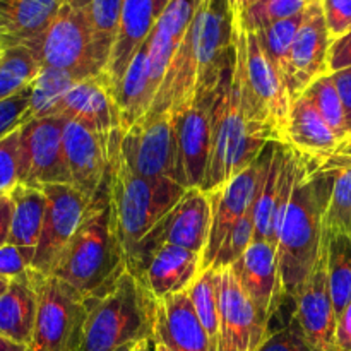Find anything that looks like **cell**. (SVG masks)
<instances>
[{"label":"cell","instance_id":"1","mask_svg":"<svg viewBox=\"0 0 351 351\" xmlns=\"http://www.w3.org/2000/svg\"><path fill=\"white\" fill-rule=\"evenodd\" d=\"M336 168H317L302 156L300 175L278 237V266L283 297L295 298L314 271L324 247V216Z\"/></svg>","mask_w":351,"mask_h":351},{"label":"cell","instance_id":"2","mask_svg":"<svg viewBox=\"0 0 351 351\" xmlns=\"http://www.w3.org/2000/svg\"><path fill=\"white\" fill-rule=\"evenodd\" d=\"M127 271V254L117 235L106 191L93 201L88 215L58 256L50 276L74 288L88 302L105 295Z\"/></svg>","mask_w":351,"mask_h":351},{"label":"cell","instance_id":"3","mask_svg":"<svg viewBox=\"0 0 351 351\" xmlns=\"http://www.w3.org/2000/svg\"><path fill=\"white\" fill-rule=\"evenodd\" d=\"M120 137L122 134L117 132L110 139L105 191L113 225L129 263L137 243L177 206L187 189L170 178L151 180L134 173L120 153Z\"/></svg>","mask_w":351,"mask_h":351},{"label":"cell","instance_id":"4","mask_svg":"<svg viewBox=\"0 0 351 351\" xmlns=\"http://www.w3.org/2000/svg\"><path fill=\"white\" fill-rule=\"evenodd\" d=\"M267 144L269 141L256 132L247 119L242 75L235 58L223 77L213 103L211 156L201 191L206 194L219 191L237 173L250 167Z\"/></svg>","mask_w":351,"mask_h":351},{"label":"cell","instance_id":"5","mask_svg":"<svg viewBox=\"0 0 351 351\" xmlns=\"http://www.w3.org/2000/svg\"><path fill=\"white\" fill-rule=\"evenodd\" d=\"M233 14V12H232ZM235 58L242 75V95L247 119L269 143H287L291 96L287 81L274 62L267 57L254 31L233 16Z\"/></svg>","mask_w":351,"mask_h":351},{"label":"cell","instance_id":"6","mask_svg":"<svg viewBox=\"0 0 351 351\" xmlns=\"http://www.w3.org/2000/svg\"><path fill=\"white\" fill-rule=\"evenodd\" d=\"M154 308L146 285L127 269L105 295L89 302L81 351H117L153 338Z\"/></svg>","mask_w":351,"mask_h":351},{"label":"cell","instance_id":"7","mask_svg":"<svg viewBox=\"0 0 351 351\" xmlns=\"http://www.w3.org/2000/svg\"><path fill=\"white\" fill-rule=\"evenodd\" d=\"M38 312L29 351H81L89 302L50 274L34 271Z\"/></svg>","mask_w":351,"mask_h":351},{"label":"cell","instance_id":"8","mask_svg":"<svg viewBox=\"0 0 351 351\" xmlns=\"http://www.w3.org/2000/svg\"><path fill=\"white\" fill-rule=\"evenodd\" d=\"M213 221L211 195L201 189H187L173 209L137 243L127 269L139 274L151 254L161 245H177L192 252H204Z\"/></svg>","mask_w":351,"mask_h":351},{"label":"cell","instance_id":"9","mask_svg":"<svg viewBox=\"0 0 351 351\" xmlns=\"http://www.w3.org/2000/svg\"><path fill=\"white\" fill-rule=\"evenodd\" d=\"M29 48L38 57L41 67L69 72L77 81L101 74L84 12L72 0H64L57 16Z\"/></svg>","mask_w":351,"mask_h":351},{"label":"cell","instance_id":"10","mask_svg":"<svg viewBox=\"0 0 351 351\" xmlns=\"http://www.w3.org/2000/svg\"><path fill=\"white\" fill-rule=\"evenodd\" d=\"M120 153L139 177L177 182V136L170 112H147L120 137Z\"/></svg>","mask_w":351,"mask_h":351},{"label":"cell","instance_id":"11","mask_svg":"<svg viewBox=\"0 0 351 351\" xmlns=\"http://www.w3.org/2000/svg\"><path fill=\"white\" fill-rule=\"evenodd\" d=\"M64 117L33 119L21 125V185L43 189L71 184L64 149Z\"/></svg>","mask_w":351,"mask_h":351},{"label":"cell","instance_id":"12","mask_svg":"<svg viewBox=\"0 0 351 351\" xmlns=\"http://www.w3.org/2000/svg\"><path fill=\"white\" fill-rule=\"evenodd\" d=\"M47 195L43 230L33 261V271L50 274L58 256L81 226L88 215L93 199L71 184H55L43 187Z\"/></svg>","mask_w":351,"mask_h":351},{"label":"cell","instance_id":"13","mask_svg":"<svg viewBox=\"0 0 351 351\" xmlns=\"http://www.w3.org/2000/svg\"><path fill=\"white\" fill-rule=\"evenodd\" d=\"M273 149L274 143H269L250 167L237 173L219 191L209 194L213 204V221L208 245L201 256V271L209 269L213 266L216 254L221 249L228 233L252 209L257 189H259L261 175H263L264 167H266Z\"/></svg>","mask_w":351,"mask_h":351},{"label":"cell","instance_id":"14","mask_svg":"<svg viewBox=\"0 0 351 351\" xmlns=\"http://www.w3.org/2000/svg\"><path fill=\"white\" fill-rule=\"evenodd\" d=\"M331 43V34L322 10V0H312L305 9L304 21L291 45L287 74H285L291 99L304 95L305 89L315 79L329 74Z\"/></svg>","mask_w":351,"mask_h":351},{"label":"cell","instance_id":"15","mask_svg":"<svg viewBox=\"0 0 351 351\" xmlns=\"http://www.w3.org/2000/svg\"><path fill=\"white\" fill-rule=\"evenodd\" d=\"M269 322L243 291L232 267L219 271V346L221 351H257L269 336Z\"/></svg>","mask_w":351,"mask_h":351},{"label":"cell","instance_id":"16","mask_svg":"<svg viewBox=\"0 0 351 351\" xmlns=\"http://www.w3.org/2000/svg\"><path fill=\"white\" fill-rule=\"evenodd\" d=\"M295 300L293 319L312 351H335L336 317L328 281V237L314 271Z\"/></svg>","mask_w":351,"mask_h":351},{"label":"cell","instance_id":"17","mask_svg":"<svg viewBox=\"0 0 351 351\" xmlns=\"http://www.w3.org/2000/svg\"><path fill=\"white\" fill-rule=\"evenodd\" d=\"M215 96L195 99L173 115L177 136V182L185 189H201L211 156V112Z\"/></svg>","mask_w":351,"mask_h":351},{"label":"cell","instance_id":"18","mask_svg":"<svg viewBox=\"0 0 351 351\" xmlns=\"http://www.w3.org/2000/svg\"><path fill=\"white\" fill-rule=\"evenodd\" d=\"M110 139L82 123L67 120L64 127V149L71 185L95 201L108 177Z\"/></svg>","mask_w":351,"mask_h":351},{"label":"cell","instance_id":"19","mask_svg":"<svg viewBox=\"0 0 351 351\" xmlns=\"http://www.w3.org/2000/svg\"><path fill=\"white\" fill-rule=\"evenodd\" d=\"M53 115L82 123L105 139H112L117 132H120L115 93L105 74L75 82L57 103Z\"/></svg>","mask_w":351,"mask_h":351},{"label":"cell","instance_id":"20","mask_svg":"<svg viewBox=\"0 0 351 351\" xmlns=\"http://www.w3.org/2000/svg\"><path fill=\"white\" fill-rule=\"evenodd\" d=\"M232 269L264 321L271 322L283 298L276 247L264 240H254Z\"/></svg>","mask_w":351,"mask_h":351},{"label":"cell","instance_id":"21","mask_svg":"<svg viewBox=\"0 0 351 351\" xmlns=\"http://www.w3.org/2000/svg\"><path fill=\"white\" fill-rule=\"evenodd\" d=\"M153 339L173 351H209V339L187 290L156 300Z\"/></svg>","mask_w":351,"mask_h":351},{"label":"cell","instance_id":"22","mask_svg":"<svg viewBox=\"0 0 351 351\" xmlns=\"http://www.w3.org/2000/svg\"><path fill=\"white\" fill-rule=\"evenodd\" d=\"M156 21L154 0H123L122 2L115 43L110 53L108 64L101 72L108 79L113 93L119 88L132 58L149 40Z\"/></svg>","mask_w":351,"mask_h":351},{"label":"cell","instance_id":"23","mask_svg":"<svg viewBox=\"0 0 351 351\" xmlns=\"http://www.w3.org/2000/svg\"><path fill=\"white\" fill-rule=\"evenodd\" d=\"M339 139L304 95L291 101L287 129V146L321 168L338 149Z\"/></svg>","mask_w":351,"mask_h":351},{"label":"cell","instance_id":"24","mask_svg":"<svg viewBox=\"0 0 351 351\" xmlns=\"http://www.w3.org/2000/svg\"><path fill=\"white\" fill-rule=\"evenodd\" d=\"M201 273V254L177 245H161L151 254L137 276L154 300L185 291Z\"/></svg>","mask_w":351,"mask_h":351},{"label":"cell","instance_id":"25","mask_svg":"<svg viewBox=\"0 0 351 351\" xmlns=\"http://www.w3.org/2000/svg\"><path fill=\"white\" fill-rule=\"evenodd\" d=\"M62 3L64 0H0V45L3 50L33 47Z\"/></svg>","mask_w":351,"mask_h":351},{"label":"cell","instance_id":"26","mask_svg":"<svg viewBox=\"0 0 351 351\" xmlns=\"http://www.w3.org/2000/svg\"><path fill=\"white\" fill-rule=\"evenodd\" d=\"M38 312V293L34 271L10 280L0 297V335L29 348Z\"/></svg>","mask_w":351,"mask_h":351},{"label":"cell","instance_id":"27","mask_svg":"<svg viewBox=\"0 0 351 351\" xmlns=\"http://www.w3.org/2000/svg\"><path fill=\"white\" fill-rule=\"evenodd\" d=\"M149 89V40L143 45L115 89V101L120 117V134H125L143 119L153 105Z\"/></svg>","mask_w":351,"mask_h":351},{"label":"cell","instance_id":"28","mask_svg":"<svg viewBox=\"0 0 351 351\" xmlns=\"http://www.w3.org/2000/svg\"><path fill=\"white\" fill-rule=\"evenodd\" d=\"M12 197V221L7 243L36 252L47 213V195L43 189L19 185L10 194Z\"/></svg>","mask_w":351,"mask_h":351},{"label":"cell","instance_id":"29","mask_svg":"<svg viewBox=\"0 0 351 351\" xmlns=\"http://www.w3.org/2000/svg\"><path fill=\"white\" fill-rule=\"evenodd\" d=\"M328 281L336 317L351 302V237H328Z\"/></svg>","mask_w":351,"mask_h":351},{"label":"cell","instance_id":"30","mask_svg":"<svg viewBox=\"0 0 351 351\" xmlns=\"http://www.w3.org/2000/svg\"><path fill=\"white\" fill-rule=\"evenodd\" d=\"M40 71V60L31 48L17 47L7 50L0 60V101L29 88Z\"/></svg>","mask_w":351,"mask_h":351},{"label":"cell","instance_id":"31","mask_svg":"<svg viewBox=\"0 0 351 351\" xmlns=\"http://www.w3.org/2000/svg\"><path fill=\"white\" fill-rule=\"evenodd\" d=\"M75 82L79 81L69 72L41 67L38 77L29 86V120L53 115L57 103Z\"/></svg>","mask_w":351,"mask_h":351},{"label":"cell","instance_id":"32","mask_svg":"<svg viewBox=\"0 0 351 351\" xmlns=\"http://www.w3.org/2000/svg\"><path fill=\"white\" fill-rule=\"evenodd\" d=\"M192 305L208 332L209 339L219 336V271L215 267L201 271L187 288Z\"/></svg>","mask_w":351,"mask_h":351},{"label":"cell","instance_id":"33","mask_svg":"<svg viewBox=\"0 0 351 351\" xmlns=\"http://www.w3.org/2000/svg\"><path fill=\"white\" fill-rule=\"evenodd\" d=\"M304 96L308 101L314 105L317 110L319 115L324 119L332 129V132L339 137L345 139L350 134L348 122H346V113L345 106H343L341 96H339L338 88L335 84V79L331 74H326L322 77L315 79L311 86L304 91Z\"/></svg>","mask_w":351,"mask_h":351},{"label":"cell","instance_id":"34","mask_svg":"<svg viewBox=\"0 0 351 351\" xmlns=\"http://www.w3.org/2000/svg\"><path fill=\"white\" fill-rule=\"evenodd\" d=\"M336 168L335 185L324 216V235L351 237V165H332Z\"/></svg>","mask_w":351,"mask_h":351},{"label":"cell","instance_id":"35","mask_svg":"<svg viewBox=\"0 0 351 351\" xmlns=\"http://www.w3.org/2000/svg\"><path fill=\"white\" fill-rule=\"evenodd\" d=\"M307 9V7H305ZM304 12L297 14V16L287 17V19L274 21V23L267 24V26L261 27V29L254 31L259 38L261 45L266 50L267 57L274 62L280 72L287 74L288 67V58H290L291 45H293L297 31L300 27L302 21H304Z\"/></svg>","mask_w":351,"mask_h":351},{"label":"cell","instance_id":"36","mask_svg":"<svg viewBox=\"0 0 351 351\" xmlns=\"http://www.w3.org/2000/svg\"><path fill=\"white\" fill-rule=\"evenodd\" d=\"M312 0H257L242 14H233L250 31H257L274 21L287 19L304 12Z\"/></svg>","mask_w":351,"mask_h":351},{"label":"cell","instance_id":"37","mask_svg":"<svg viewBox=\"0 0 351 351\" xmlns=\"http://www.w3.org/2000/svg\"><path fill=\"white\" fill-rule=\"evenodd\" d=\"M254 235H256V226H254V206L235 226H233L232 232L228 233V237L223 242L221 249L218 250L215 257V263L211 267H215L216 271L226 269V267H232L243 254L247 252L250 245L254 242Z\"/></svg>","mask_w":351,"mask_h":351},{"label":"cell","instance_id":"38","mask_svg":"<svg viewBox=\"0 0 351 351\" xmlns=\"http://www.w3.org/2000/svg\"><path fill=\"white\" fill-rule=\"evenodd\" d=\"M21 175V127L0 141V194H12L19 187Z\"/></svg>","mask_w":351,"mask_h":351},{"label":"cell","instance_id":"39","mask_svg":"<svg viewBox=\"0 0 351 351\" xmlns=\"http://www.w3.org/2000/svg\"><path fill=\"white\" fill-rule=\"evenodd\" d=\"M201 2L202 0H170L163 14L158 17L156 24L175 43L180 45Z\"/></svg>","mask_w":351,"mask_h":351},{"label":"cell","instance_id":"40","mask_svg":"<svg viewBox=\"0 0 351 351\" xmlns=\"http://www.w3.org/2000/svg\"><path fill=\"white\" fill-rule=\"evenodd\" d=\"M29 120V88L0 101V141Z\"/></svg>","mask_w":351,"mask_h":351},{"label":"cell","instance_id":"41","mask_svg":"<svg viewBox=\"0 0 351 351\" xmlns=\"http://www.w3.org/2000/svg\"><path fill=\"white\" fill-rule=\"evenodd\" d=\"M34 254V250L21 249L10 243L0 247V278L16 280L29 273L33 269Z\"/></svg>","mask_w":351,"mask_h":351},{"label":"cell","instance_id":"42","mask_svg":"<svg viewBox=\"0 0 351 351\" xmlns=\"http://www.w3.org/2000/svg\"><path fill=\"white\" fill-rule=\"evenodd\" d=\"M257 351H312L305 343L297 321L291 315L290 322L278 331L269 332Z\"/></svg>","mask_w":351,"mask_h":351},{"label":"cell","instance_id":"43","mask_svg":"<svg viewBox=\"0 0 351 351\" xmlns=\"http://www.w3.org/2000/svg\"><path fill=\"white\" fill-rule=\"evenodd\" d=\"M322 10L332 41L351 31V0H322Z\"/></svg>","mask_w":351,"mask_h":351},{"label":"cell","instance_id":"44","mask_svg":"<svg viewBox=\"0 0 351 351\" xmlns=\"http://www.w3.org/2000/svg\"><path fill=\"white\" fill-rule=\"evenodd\" d=\"M351 67V31L331 43L329 50V74Z\"/></svg>","mask_w":351,"mask_h":351},{"label":"cell","instance_id":"45","mask_svg":"<svg viewBox=\"0 0 351 351\" xmlns=\"http://www.w3.org/2000/svg\"><path fill=\"white\" fill-rule=\"evenodd\" d=\"M335 351H351V302L338 315Z\"/></svg>","mask_w":351,"mask_h":351},{"label":"cell","instance_id":"46","mask_svg":"<svg viewBox=\"0 0 351 351\" xmlns=\"http://www.w3.org/2000/svg\"><path fill=\"white\" fill-rule=\"evenodd\" d=\"M331 75L335 79V84L338 88L339 96H341V101L346 113V122H348V129L351 132V67L332 72Z\"/></svg>","mask_w":351,"mask_h":351},{"label":"cell","instance_id":"47","mask_svg":"<svg viewBox=\"0 0 351 351\" xmlns=\"http://www.w3.org/2000/svg\"><path fill=\"white\" fill-rule=\"evenodd\" d=\"M12 197L10 194H0V247L9 240L10 221H12Z\"/></svg>","mask_w":351,"mask_h":351},{"label":"cell","instance_id":"48","mask_svg":"<svg viewBox=\"0 0 351 351\" xmlns=\"http://www.w3.org/2000/svg\"><path fill=\"white\" fill-rule=\"evenodd\" d=\"M332 165H351V132L339 143L336 153L322 167H332Z\"/></svg>","mask_w":351,"mask_h":351},{"label":"cell","instance_id":"49","mask_svg":"<svg viewBox=\"0 0 351 351\" xmlns=\"http://www.w3.org/2000/svg\"><path fill=\"white\" fill-rule=\"evenodd\" d=\"M230 2V9H232L233 14H242L243 10L249 9L254 2L257 0H228Z\"/></svg>","mask_w":351,"mask_h":351},{"label":"cell","instance_id":"50","mask_svg":"<svg viewBox=\"0 0 351 351\" xmlns=\"http://www.w3.org/2000/svg\"><path fill=\"white\" fill-rule=\"evenodd\" d=\"M0 351H29V350H27V346L17 345V343L10 341V339L3 338V336L0 335Z\"/></svg>","mask_w":351,"mask_h":351},{"label":"cell","instance_id":"51","mask_svg":"<svg viewBox=\"0 0 351 351\" xmlns=\"http://www.w3.org/2000/svg\"><path fill=\"white\" fill-rule=\"evenodd\" d=\"M134 351H154V339L149 338V339H144V341H139L136 345V348Z\"/></svg>","mask_w":351,"mask_h":351},{"label":"cell","instance_id":"52","mask_svg":"<svg viewBox=\"0 0 351 351\" xmlns=\"http://www.w3.org/2000/svg\"><path fill=\"white\" fill-rule=\"evenodd\" d=\"M170 3V0H154V10H156V17H160L163 14V10L167 9V5Z\"/></svg>","mask_w":351,"mask_h":351},{"label":"cell","instance_id":"53","mask_svg":"<svg viewBox=\"0 0 351 351\" xmlns=\"http://www.w3.org/2000/svg\"><path fill=\"white\" fill-rule=\"evenodd\" d=\"M209 351H221V346H219V336L218 338L211 339V343H209Z\"/></svg>","mask_w":351,"mask_h":351},{"label":"cell","instance_id":"54","mask_svg":"<svg viewBox=\"0 0 351 351\" xmlns=\"http://www.w3.org/2000/svg\"><path fill=\"white\" fill-rule=\"evenodd\" d=\"M9 283H10V280H7V278H0V297H2L3 291L7 290Z\"/></svg>","mask_w":351,"mask_h":351},{"label":"cell","instance_id":"55","mask_svg":"<svg viewBox=\"0 0 351 351\" xmlns=\"http://www.w3.org/2000/svg\"><path fill=\"white\" fill-rule=\"evenodd\" d=\"M154 351H173V350H170V348H168V346L161 345V343L154 341Z\"/></svg>","mask_w":351,"mask_h":351},{"label":"cell","instance_id":"56","mask_svg":"<svg viewBox=\"0 0 351 351\" xmlns=\"http://www.w3.org/2000/svg\"><path fill=\"white\" fill-rule=\"evenodd\" d=\"M136 345H137V343H132V345H125V346H122V348H119L117 351H134Z\"/></svg>","mask_w":351,"mask_h":351},{"label":"cell","instance_id":"57","mask_svg":"<svg viewBox=\"0 0 351 351\" xmlns=\"http://www.w3.org/2000/svg\"><path fill=\"white\" fill-rule=\"evenodd\" d=\"M3 55H5V50H3V47H2V45H0V60H2V58H3Z\"/></svg>","mask_w":351,"mask_h":351}]
</instances>
